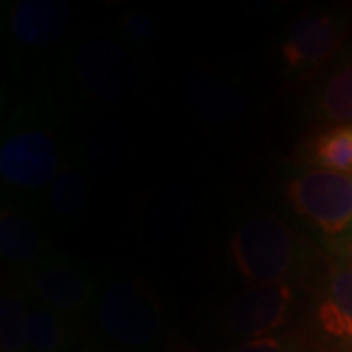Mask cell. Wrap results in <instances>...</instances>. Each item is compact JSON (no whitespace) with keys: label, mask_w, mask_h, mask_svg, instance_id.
<instances>
[{"label":"cell","mask_w":352,"mask_h":352,"mask_svg":"<svg viewBox=\"0 0 352 352\" xmlns=\"http://www.w3.org/2000/svg\"><path fill=\"white\" fill-rule=\"evenodd\" d=\"M229 252L251 286L289 284L302 261V243L280 217L264 214L237 229Z\"/></svg>","instance_id":"1"},{"label":"cell","mask_w":352,"mask_h":352,"mask_svg":"<svg viewBox=\"0 0 352 352\" xmlns=\"http://www.w3.org/2000/svg\"><path fill=\"white\" fill-rule=\"evenodd\" d=\"M59 133L39 118H16L0 145L2 182L22 194L51 188L63 166Z\"/></svg>","instance_id":"2"},{"label":"cell","mask_w":352,"mask_h":352,"mask_svg":"<svg viewBox=\"0 0 352 352\" xmlns=\"http://www.w3.org/2000/svg\"><path fill=\"white\" fill-rule=\"evenodd\" d=\"M288 200L307 223L337 239V252L352 256V175L305 170L289 180Z\"/></svg>","instance_id":"3"},{"label":"cell","mask_w":352,"mask_h":352,"mask_svg":"<svg viewBox=\"0 0 352 352\" xmlns=\"http://www.w3.org/2000/svg\"><path fill=\"white\" fill-rule=\"evenodd\" d=\"M102 331L124 346H145L161 331V307L143 280H116L98 298Z\"/></svg>","instance_id":"4"},{"label":"cell","mask_w":352,"mask_h":352,"mask_svg":"<svg viewBox=\"0 0 352 352\" xmlns=\"http://www.w3.org/2000/svg\"><path fill=\"white\" fill-rule=\"evenodd\" d=\"M24 288L34 302L65 315L85 314L96 298L94 280L59 256H43L24 272Z\"/></svg>","instance_id":"5"},{"label":"cell","mask_w":352,"mask_h":352,"mask_svg":"<svg viewBox=\"0 0 352 352\" xmlns=\"http://www.w3.org/2000/svg\"><path fill=\"white\" fill-rule=\"evenodd\" d=\"M292 305V284L249 286L229 300L221 315V323L227 333L235 337L247 340L268 337L288 321Z\"/></svg>","instance_id":"6"},{"label":"cell","mask_w":352,"mask_h":352,"mask_svg":"<svg viewBox=\"0 0 352 352\" xmlns=\"http://www.w3.org/2000/svg\"><path fill=\"white\" fill-rule=\"evenodd\" d=\"M344 24L331 14H302L289 25L282 43V59L302 80L314 78L337 53L344 39Z\"/></svg>","instance_id":"7"},{"label":"cell","mask_w":352,"mask_h":352,"mask_svg":"<svg viewBox=\"0 0 352 352\" xmlns=\"http://www.w3.org/2000/svg\"><path fill=\"white\" fill-rule=\"evenodd\" d=\"M75 73L88 94L102 102L124 100L135 82L129 57L118 43L108 39H92L78 47Z\"/></svg>","instance_id":"8"},{"label":"cell","mask_w":352,"mask_h":352,"mask_svg":"<svg viewBox=\"0 0 352 352\" xmlns=\"http://www.w3.org/2000/svg\"><path fill=\"white\" fill-rule=\"evenodd\" d=\"M315 321L321 333L352 352V256L335 252L325 266L317 292Z\"/></svg>","instance_id":"9"},{"label":"cell","mask_w":352,"mask_h":352,"mask_svg":"<svg viewBox=\"0 0 352 352\" xmlns=\"http://www.w3.org/2000/svg\"><path fill=\"white\" fill-rule=\"evenodd\" d=\"M71 6L63 0H16L8 6L6 28L16 45L39 50L63 36Z\"/></svg>","instance_id":"10"},{"label":"cell","mask_w":352,"mask_h":352,"mask_svg":"<svg viewBox=\"0 0 352 352\" xmlns=\"http://www.w3.org/2000/svg\"><path fill=\"white\" fill-rule=\"evenodd\" d=\"M45 237L22 208L8 204L0 210V254L14 268L28 270L41 261Z\"/></svg>","instance_id":"11"},{"label":"cell","mask_w":352,"mask_h":352,"mask_svg":"<svg viewBox=\"0 0 352 352\" xmlns=\"http://www.w3.org/2000/svg\"><path fill=\"white\" fill-rule=\"evenodd\" d=\"M186 96L196 112L206 120H229L241 110V96L215 76L196 73L186 80Z\"/></svg>","instance_id":"12"},{"label":"cell","mask_w":352,"mask_h":352,"mask_svg":"<svg viewBox=\"0 0 352 352\" xmlns=\"http://www.w3.org/2000/svg\"><path fill=\"white\" fill-rule=\"evenodd\" d=\"M25 339L28 352H63L71 340V325L67 315L32 300Z\"/></svg>","instance_id":"13"},{"label":"cell","mask_w":352,"mask_h":352,"mask_svg":"<svg viewBox=\"0 0 352 352\" xmlns=\"http://www.w3.org/2000/svg\"><path fill=\"white\" fill-rule=\"evenodd\" d=\"M32 296L25 288L4 286L0 296V349L2 352H28V314Z\"/></svg>","instance_id":"14"},{"label":"cell","mask_w":352,"mask_h":352,"mask_svg":"<svg viewBox=\"0 0 352 352\" xmlns=\"http://www.w3.org/2000/svg\"><path fill=\"white\" fill-rule=\"evenodd\" d=\"M50 196L51 208L61 219H76L87 210V176L75 161L65 159L59 175L51 184Z\"/></svg>","instance_id":"15"},{"label":"cell","mask_w":352,"mask_h":352,"mask_svg":"<svg viewBox=\"0 0 352 352\" xmlns=\"http://www.w3.org/2000/svg\"><path fill=\"white\" fill-rule=\"evenodd\" d=\"M309 157L325 170L352 173V126H335L319 133L309 145Z\"/></svg>","instance_id":"16"},{"label":"cell","mask_w":352,"mask_h":352,"mask_svg":"<svg viewBox=\"0 0 352 352\" xmlns=\"http://www.w3.org/2000/svg\"><path fill=\"white\" fill-rule=\"evenodd\" d=\"M323 120L339 126H352V63L342 67L325 82L317 98Z\"/></svg>","instance_id":"17"},{"label":"cell","mask_w":352,"mask_h":352,"mask_svg":"<svg viewBox=\"0 0 352 352\" xmlns=\"http://www.w3.org/2000/svg\"><path fill=\"white\" fill-rule=\"evenodd\" d=\"M120 30L124 34V38L131 43L143 45L147 41H151L155 36V24H153L151 16L141 10H129L120 18Z\"/></svg>","instance_id":"18"},{"label":"cell","mask_w":352,"mask_h":352,"mask_svg":"<svg viewBox=\"0 0 352 352\" xmlns=\"http://www.w3.org/2000/svg\"><path fill=\"white\" fill-rule=\"evenodd\" d=\"M231 352H303V349L296 340L268 335V337L243 340L239 346H235Z\"/></svg>","instance_id":"19"}]
</instances>
